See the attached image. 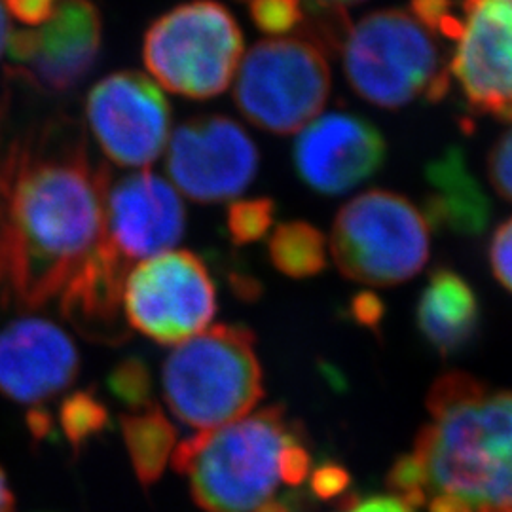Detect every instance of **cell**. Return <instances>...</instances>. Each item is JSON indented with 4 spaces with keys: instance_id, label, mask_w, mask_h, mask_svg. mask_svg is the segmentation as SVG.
<instances>
[{
    "instance_id": "6da1fadb",
    "label": "cell",
    "mask_w": 512,
    "mask_h": 512,
    "mask_svg": "<svg viewBox=\"0 0 512 512\" xmlns=\"http://www.w3.org/2000/svg\"><path fill=\"white\" fill-rule=\"evenodd\" d=\"M109 184L61 120L16 128L0 109V294L38 310L61 298L105 239Z\"/></svg>"
},
{
    "instance_id": "7a4b0ae2",
    "label": "cell",
    "mask_w": 512,
    "mask_h": 512,
    "mask_svg": "<svg viewBox=\"0 0 512 512\" xmlns=\"http://www.w3.org/2000/svg\"><path fill=\"white\" fill-rule=\"evenodd\" d=\"M431 416L414 446L431 490L512 512V391H490L480 382L471 395Z\"/></svg>"
},
{
    "instance_id": "3957f363",
    "label": "cell",
    "mask_w": 512,
    "mask_h": 512,
    "mask_svg": "<svg viewBox=\"0 0 512 512\" xmlns=\"http://www.w3.org/2000/svg\"><path fill=\"white\" fill-rule=\"evenodd\" d=\"M294 437L279 406L183 440L173 469L205 512H255L279 484V454Z\"/></svg>"
},
{
    "instance_id": "277c9868",
    "label": "cell",
    "mask_w": 512,
    "mask_h": 512,
    "mask_svg": "<svg viewBox=\"0 0 512 512\" xmlns=\"http://www.w3.org/2000/svg\"><path fill=\"white\" fill-rule=\"evenodd\" d=\"M344 71L353 92L385 110L435 103L450 90V69L437 38L404 10H378L349 27Z\"/></svg>"
},
{
    "instance_id": "5b68a950",
    "label": "cell",
    "mask_w": 512,
    "mask_h": 512,
    "mask_svg": "<svg viewBox=\"0 0 512 512\" xmlns=\"http://www.w3.org/2000/svg\"><path fill=\"white\" fill-rule=\"evenodd\" d=\"M167 406L188 427L213 431L243 420L264 397L255 334L217 325L186 340L165 359Z\"/></svg>"
},
{
    "instance_id": "8992f818",
    "label": "cell",
    "mask_w": 512,
    "mask_h": 512,
    "mask_svg": "<svg viewBox=\"0 0 512 512\" xmlns=\"http://www.w3.org/2000/svg\"><path fill=\"white\" fill-rule=\"evenodd\" d=\"M243 55L238 21L217 0L175 6L148 27L143 59L165 90L213 99L232 84Z\"/></svg>"
},
{
    "instance_id": "52a82bcc",
    "label": "cell",
    "mask_w": 512,
    "mask_h": 512,
    "mask_svg": "<svg viewBox=\"0 0 512 512\" xmlns=\"http://www.w3.org/2000/svg\"><path fill=\"white\" fill-rule=\"evenodd\" d=\"M431 226L401 194L368 190L346 203L332 224L330 253L351 281L391 287L420 274Z\"/></svg>"
},
{
    "instance_id": "ba28073f",
    "label": "cell",
    "mask_w": 512,
    "mask_h": 512,
    "mask_svg": "<svg viewBox=\"0 0 512 512\" xmlns=\"http://www.w3.org/2000/svg\"><path fill=\"white\" fill-rule=\"evenodd\" d=\"M329 95V61L317 42L302 37L255 44L241 63L234 88L241 114L277 135L306 128Z\"/></svg>"
},
{
    "instance_id": "9c48e42d",
    "label": "cell",
    "mask_w": 512,
    "mask_h": 512,
    "mask_svg": "<svg viewBox=\"0 0 512 512\" xmlns=\"http://www.w3.org/2000/svg\"><path fill=\"white\" fill-rule=\"evenodd\" d=\"M122 302L129 325L164 346L202 334L217 311L211 275L190 251L152 256L129 270Z\"/></svg>"
},
{
    "instance_id": "30bf717a",
    "label": "cell",
    "mask_w": 512,
    "mask_h": 512,
    "mask_svg": "<svg viewBox=\"0 0 512 512\" xmlns=\"http://www.w3.org/2000/svg\"><path fill=\"white\" fill-rule=\"evenodd\" d=\"M258 160V148L238 122L200 116L173 133L167 169L190 200L222 203L238 198L255 181Z\"/></svg>"
},
{
    "instance_id": "8fae6325",
    "label": "cell",
    "mask_w": 512,
    "mask_h": 512,
    "mask_svg": "<svg viewBox=\"0 0 512 512\" xmlns=\"http://www.w3.org/2000/svg\"><path fill=\"white\" fill-rule=\"evenodd\" d=\"M86 118L101 150L116 165L143 167L164 152L171 110L143 74L124 71L103 78L86 101Z\"/></svg>"
},
{
    "instance_id": "7c38bea8",
    "label": "cell",
    "mask_w": 512,
    "mask_h": 512,
    "mask_svg": "<svg viewBox=\"0 0 512 512\" xmlns=\"http://www.w3.org/2000/svg\"><path fill=\"white\" fill-rule=\"evenodd\" d=\"M103 21L92 0H65L46 23L10 35L12 71L42 92L65 93L92 73Z\"/></svg>"
},
{
    "instance_id": "4fadbf2b",
    "label": "cell",
    "mask_w": 512,
    "mask_h": 512,
    "mask_svg": "<svg viewBox=\"0 0 512 512\" xmlns=\"http://www.w3.org/2000/svg\"><path fill=\"white\" fill-rule=\"evenodd\" d=\"M387 160L384 135L363 116L329 112L300 131L293 165L317 194L342 196L372 179Z\"/></svg>"
},
{
    "instance_id": "5bb4252c",
    "label": "cell",
    "mask_w": 512,
    "mask_h": 512,
    "mask_svg": "<svg viewBox=\"0 0 512 512\" xmlns=\"http://www.w3.org/2000/svg\"><path fill=\"white\" fill-rule=\"evenodd\" d=\"M450 73L476 114L512 122V0H471Z\"/></svg>"
},
{
    "instance_id": "9a60e30c",
    "label": "cell",
    "mask_w": 512,
    "mask_h": 512,
    "mask_svg": "<svg viewBox=\"0 0 512 512\" xmlns=\"http://www.w3.org/2000/svg\"><path fill=\"white\" fill-rule=\"evenodd\" d=\"M184 228L183 200L154 173L128 175L107 194L105 243L128 266L167 253L181 241Z\"/></svg>"
},
{
    "instance_id": "2e32d148",
    "label": "cell",
    "mask_w": 512,
    "mask_h": 512,
    "mask_svg": "<svg viewBox=\"0 0 512 512\" xmlns=\"http://www.w3.org/2000/svg\"><path fill=\"white\" fill-rule=\"evenodd\" d=\"M73 340L52 321L25 317L0 329V393L19 404H42L78 376Z\"/></svg>"
},
{
    "instance_id": "e0dca14e",
    "label": "cell",
    "mask_w": 512,
    "mask_h": 512,
    "mask_svg": "<svg viewBox=\"0 0 512 512\" xmlns=\"http://www.w3.org/2000/svg\"><path fill=\"white\" fill-rule=\"evenodd\" d=\"M425 219L456 236H480L492 219V202L459 147H450L425 167Z\"/></svg>"
},
{
    "instance_id": "ac0fdd59",
    "label": "cell",
    "mask_w": 512,
    "mask_h": 512,
    "mask_svg": "<svg viewBox=\"0 0 512 512\" xmlns=\"http://www.w3.org/2000/svg\"><path fill=\"white\" fill-rule=\"evenodd\" d=\"M129 266L105 245L93 253L61 294V311L90 340L118 342L124 338L120 308Z\"/></svg>"
},
{
    "instance_id": "d6986e66",
    "label": "cell",
    "mask_w": 512,
    "mask_h": 512,
    "mask_svg": "<svg viewBox=\"0 0 512 512\" xmlns=\"http://www.w3.org/2000/svg\"><path fill=\"white\" fill-rule=\"evenodd\" d=\"M418 327L442 357L469 348L480 327V306L471 285L452 270L433 272L418 302Z\"/></svg>"
},
{
    "instance_id": "ffe728a7",
    "label": "cell",
    "mask_w": 512,
    "mask_h": 512,
    "mask_svg": "<svg viewBox=\"0 0 512 512\" xmlns=\"http://www.w3.org/2000/svg\"><path fill=\"white\" fill-rule=\"evenodd\" d=\"M120 423L131 467L139 482L148 488L164 475L167 461L175 452V427L156 403L129 410Z\"/></svg>"
},
{
    "instance_id": "44dd1931",
    "label": "cell",
    "mask_w": 512,
    "mask_h": 512,
    "mask_svg": "<svg viewBox=\"0 0 512 512\" xmlns=\"http://www.w3.org/2000/svg\"><path fill=\"white\" fill-rule=\"evenodd\" d=\"M268 255L281 274L304 279L327 268L325 236L308 222L279 224L268 241Z\"/></svg>"
},
{
    "instance_id": "7402d4cb",
    "label": "cell",
    "mask_w": 512,
    "mask_h": 512,
    "mask_svg": "<svg viewBox=\"0 0 512 512\" xmlns=\"http://www.w3.org/2000/svg\"><path fill=\"white\" fill-rule=\"evenodd\" d=\"M109 429V410L92 391H76L59 406V431L78 454Z\"/></svg>"
},
{
    "instance_id": "603a6c76",
    "label": "cell",
    "mask_w": 512,
    "mask_h": 512,
    "mask_svg": "<svg viewBox=\"0 0 512 512\" xmlns=\"http://www.w3.org/2000/svg\"><path fill=\"white\" fill-rule=\"evenodd\" d=\"M275 219V203L270 198L234 202L228 209V234L236 245L255 243L264 238Z\"/></svg>"
},
{
    "instance_id": "cb8c5ba5",
    "label": "cell",
    "mask_w": 512,
    "mask_h": 512,
    "mask_svg": "<svg viewBox=\"0 0 512 512\" xmlns=\"http://www.w3.org/2000/svg\"><path fill=\"white\" fill-rule=\"evenodd\" d=\"M112 395L128 406L129 410L147 408L152 401L150 370L141 359H126L109 376Z\"/></svg>"
},
{
    "instance_id": "d4e9b609",
    "label": "cell",
    "mask_w": 512,
    "mask_h": 512,
    "mask_svg": "<svg viewBox=\"0 0 512 512\" xmlns=\"http://www.w3.org/2000/svg\"><path fill=\"white\" fill-rule=\"evenodd\" d=\"M387 488L395 492L399 499L412 509L425 505L427 494L431 492L429 473L423 459L416 454H406L393 463L387 473Z\"/></svg>"
},
{
    "instance_id": "484cf974",
    "label": "cell",
    "mask_w": 512,
    "mask_h": 512,
    "mask_svg": "<svg viewBox=\"0 0 512 512\" xmlns=\"http://www.w3.org/2000/svg\"><path fill=\"white\" fill-rule=\"evenodd\" d=\"M488 175L497 194L512 202V128L501 135L488 156Z\"/></svg>"
},
{
    "instance_id": "4316f807",
    "label": "cell",
    "mask_w": 512,
    "mask_h": 512,
    "mask_svg": "<svg viewBox=\"0 0 512 512\" xmlns=\"http://www.w3.org/2000/svg\"><path fill=\"white\" fill-rule=\"evenodd\" d=\"M490 264L495 279L512 293V219L505 220L492 238Z\"/></svg>"
},
{
    "instance_id": "83f0119b",
    "label": "cell",
    "mask_w": 512,
    "mask_h": 512,
    "mask_svg": "<svg viewBox=\"0 0 512 512\" xmlns=\"http://www.w3.org/2000/svg\"><path fill=\"white\" fill-rule=\"evenodd\" d=\"M63 2L65 0H4V6L21 23L38 27L52 18Z\"/></svg>"
},
{
    "instance_id": "f1b7e54d",
    "label": "cell",
    "mask_w": 512,
    "mask_h": 512,
    "mask_svg": "<svg viewBox=\"0 0 512 512\" xmlns=\"http://www.w3.org/2000/svg\"><path fill=\"white\" fill-rule=\"evenodd\" d=\"M349 482L351 478L344 467L336 463H325L311 476V490L319 499L329 501L344 494L348 490Z\"/></svg>"
},
{
    "instance_id": "f546056e",
    "label": "cell",
    "mask_w": 512,
    "mask_h": 512,
    "mask_svg": "<svg viewBox=\"0 0 512 512\" xmlns=\"http://www.w3.org/2000/svg\"><path fill=\"white\" fill-rule=\"evenodd\" d=\"M311 458L306 448L300 444H289L279 454V478L287 484L298 486L310 475Z\"/></svg>"
},
{
    "instance_id": "4dcf8cb0",
    "label": "cell",
    "mask_w": 512,
    "mask_h": 512,
    "mask_svg": "<svg viewBox=\"0 0 512 512\" xmlns=\"http://www.w3.org/2000/svg\"><path fill=\"white\" fill-rule=\"evenodd\" d=\"M351 315L353 319L363 325L366 329L380 330L382 319H384V302L380 300V296L374 293L357 294L351 300Z\"/></svg>"
},
{
    "instance_id": "1f68e13d",
    "label": "cell",
    "mask_w": 512,
    "mask_h": 512,
    "mask_svg": "<svg viewBox=\"0 0 512 512\" xmlns=\"http://www.w3.org/2000/svg\"><path fill=\"white\" fill-rule=\"evenodd\" d=\"M349 512H414L399 497H370L355 505Z\"/></svg>"
},
{
    "instance_id": "d6a6232c",
    "label": "cell",
    "mask_w": 512,
    "mask_h": 512,
    "mask_svg": "<svg viewBox=\"0 0 512 512\" xmlns=\"http://www.w3.org/2000/svg\"><path fill=\"white\" fill-rule=\"evenodd\" d=\"M313 12L317 14V18L321 19H338L346 18L344 8L361 4L365 0H308Z\"/></svg>"
},
{
    "instance_id": "836d02e7",
    "label": "cell",
    "mask_w": 512,
    "mask_h": 512,
    "mask_svg": "<svg viewBox=\"0 0 512 512\" xmlns=\"http://www.w3.org/2000/svg\"><path fill=\"white\" fill-rule=\"evenodd\" d=\"M478 507L458 495H439L431 501L429 512H475Z\"/></svg>"
},
{
    "instance_id": "e575fe53",
    "label": "cell",
    "mask_w": 512,
    "mask_h": 512,
    "mask_svg": "<svg viewBox=\"0 0 512 512\" xmlns=\"http://www.w3.org/2000/svg\"><path fill=\"white\" fill-rule=\"evenodd\" d=\"M232 285H234V291L241 296V298H245V300H253L260 293V287H258V283H256L253 277H241V275H236L234 279H232Z\"/></svg>"
},
{
    "instance_id": "d590c367",
    "label": "cell",
    "mask_w": 512,
    "mask_h": 512,
    "mask_svg": "<svg viewBox=\"0 0 512 512\" xmlns=\"http://www.w3.org/2000/svg\"><path fill=\"white\" fill-rule=\"evenodd\" d=\"M6 6L4 0H0V57L4 54V50H8V42H10V27H8V16H6Z\"/></svg>"
},
{
    "instance_id": "8d00e7d4",
    "label": "cell",
    "mask_w": 512,
    "mask_h": 512,
    "mask_svg": "<svg viewBox=\"0 0 512 512\" xmlns=\"http://www.w3.org/2000/svg\"><path fill=\"white\" fill-rule=\"evenodd\" d=\"M255 512H289V509L281 503H274V501H266L264 505H260Z\"/></svg>"
}]
</instances>
